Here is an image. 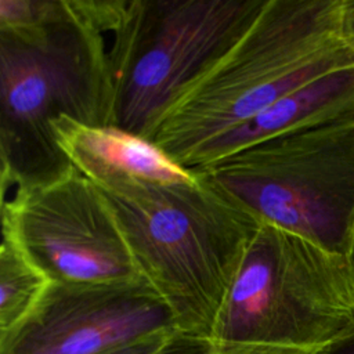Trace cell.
Returning a JSON list of instances; mask_svg holds the SVG:
<instances>
[{
  "label": "cell",
  "instance_id": "12",
  "mask_svg": "<svg viewBox=\"0 0 354 354\" xmlns=\"http://www.w3.org/2000/svg\"><path fill=\"white\" fill-rule=\"evenodd\" d=\"M153 354H322V351L257 343L227 342L213 336H198L176 330Z\"/></svg>",
  "mask_w": 354,
  "mask_h": 354
},
{
  "label": "cell",
  "instance_id": "11",
  "mask_svg": "<svg viewBox=\"0 0 354 354\" xmlns=\"http://www.w3.org/2000/svg\"><path fill=\"white\" fill-rule=\"evenodd\" d=\"M50 283L14 235L1 228L0 337L14 332L29 317Z\"/></svg>",
  "mask_w": 354,
  "mask_h": 354
},
{
  "label": "cell",
  "instance_id": "2",
  "mask_svg": "<svg viewBox=\"0 0 354 354\" xmlns=\"http://www.w3.org/2000/svg\"><path fill=\"white\" fill-rule=\"evenodd\" d=\"M343 0H264L242 33L171 100L148 138L185 169L205 144L286 94L354 65Z\"/></svg>",
  "mask_w": 354,
  "mask_h": 354
},
{
  "label": "cell",
  "instance_id": "7",
  "mask_svg": "<svg viewBox=\"0 0 354 354\" xmlns=\"http://www.w3.org/2000/svg\"><path fill=\"white\" fill-rule=\"evenodd\" d=\"M1 228L51 282L144 278L104 195L75 166L53 183L1 198Z\"/></svg>",
  "mask_w": 354,
  "mask_h": 354
},
{
  "label": "cell",
  "instance_id": "9",
  "mask_svg": "<svg viewBox=\"0 0 354 354\" xmlns=\"http://www.w3.org/2000/svg\"><path fill=\"white\" fill-rule=\"evenodd\" d=\"M354 118V65L326 73L286 94L252 119L201 147L187 170H201L268 138Z\"/></svg>",
  "mask_w": 354,
  "mask_h": 354
},
{
  "label": "cell",
  "instance_id": "5",
  "mask_svg": "<svg viewBox=\"0 0 354 354\" xmlns=\"http://www.w3.org/2000/svg\"><path fill=\"white\" fill-rule=\"evenodd\" d=\"M191 171L260 221L354 260V118L289 131Z\"/></svg>",
  "mask_w": 354,
  "mask_h": 354
},
{
  "label": "cell",
  "instance_id": "1",
  "mask_svg": "<svg viewBox=\"0 0 354 354\" xmlns=\"http://www.w3.org/2000/svg\"><path fill=\"white\" fill-rule=\"evenodd\" d=\"M113 126L108 41L90 0H46L25 28H0L1 198L73 167L54 123Z\"/></svg>",
  "mask_w": 354,
  "mask_h": 354
},
{
  "label": "cell",
  "instance_id": "8",
  "mask_svg": "<svg viewBox=\"0 0 354 354\" xmlns=\"http://www.w3.org/2000/svg\"><path fill=\"white\" fill-rule=\"evenodd\" d=\"M174 330L170 307L145 278L51 282L29 317L0 337V354H104Z\"/></svg>",
  "mask_w": 354,
  "mask_h": 354
},
{
  "label": "cell",
  "instance_id": "13",
  "mask_svg": "<svg viewBox=\"0 0 354 354\" xmlns=\"http://www.w3.org/2000/svg\"><path fill=\"white\" fill-rule=\"evenodd\" d=\"M174 332L153 335V336L145 337L140 342L131 343L129 346H124V347H120L118 350H112V351H108L104 354H153L156 350H159L162 347V344L167 340V337Z\"/></svg>",
  "mask_w": 354,
  "mask_h": 354
},
{
  "label": "cell",
  "instance_id": "15",
  "mask_svg": "<svg viewBox=\"0 0 354 354\" xmlns=\"http://www.w3.org/2000/svg\"><path fill=\"white\" fill-rule=\"evenodd\" d=\"M342 39L354 50V0H343Z\"/></svg>",
  "mask_w": 354,
  "mask_h": 354
},
{
  "label": "cell",
  "instance_id": "10",
  "mask_svg": "<svg viewBox=\"0 0 354 354\" xmlns=\"http://www.w3.org/2000/svg\"><path fill=\"white\" fill-rule=\"evenodd\" d=\"M53 130L61 151L93 183L112 177L183 183L195 177L149 140L118 126H87L61 118Z\"/></svg>",
  "mask_w": 354,
  "mask_h": 354
},
{
  "label": "cell",
  "instance_id": "4",
  "mask_svg": "<svg viewBox=\"0 0 354 354\" xmlns=\"http://www.w3.org/2000/svg\"><path fill=\"white\" fill-rule=\"evenodd\" d=\"M105 33L113 126L148 134L177 93L228 47L264 0H90Z\"/></svg>",
  "mask_w": 354,
  "mask_h": 354
},
{
  "label": "cell",
  "instance_id": "3",
  "mask_svg": "<svg viewBox=\"0 0 354 354\" xmlns=\"http://www.w3.org/2000/svg\"><path fill=\"white\" fill-rule=\"evenodd\" d=\"M183 183L112 177L104 195L141 275L170 307L177 330L213 336L260 220L206 176Z\"/></svg>",
  "mask_w": 354,
  "mask_h": 354
},
{
  "label": "cell",
  "instance_id": "14",
  "mask_svg": "<svg viewBox=\"0 0 354 354\" xmlns=\"http://www.w3.org/2000/svg\"><path fill=\"white\" fill-rule=\"evenodd\" d=\"M321 351L322 354H354V322Z\"/></svg>",
  "mask_w": 354,
  "mask_h": 354
},
{
  "label": "cell",
  "instance_id": "6",
  "mask_svg": "<svg viewBox=\"0 0 354 354\" xmlns=\"http://www.w3.org/2000/svg\"><path fill=\"white\" fill-rule=\"evenodd\" d=\"M354 322V260L261 221L213 337L322 350Z\"/></svg>",
  "mask_w": 354,
  "mask_h": 354
}]
</instances>
